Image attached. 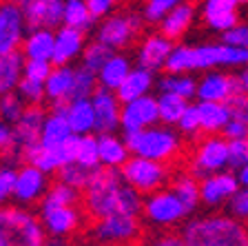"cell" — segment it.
Returning a JSON list of instances; mask_svg holds the SVG:
<instances>
[{
    "instance_id": "cell-1",
    "label": "cell",
    "mask_w": 248,
    "mask_h": 246,
    "mask_svg": "<svg viewBox=\"0 0 248 246\" xmlns=\"http://www.w3.org/2000/svg\"><path fill=\"white\" fill-rule=\"evenodd\" d=\"M84 211L93 220L111 213H126L140 215L144 211L142 193L126 182L122 169L115 166H100L93 171L91 182L84 189Z\"/></svg>"
},
{
    "instance_id": "cell-2",
    "label": "cell",
    "mask_w": 248,
    "mask_h": 246,
    "mask_svg": "<svg viewBox=\"0 0 248 246\" xmlns=\"http://www.w3.org/2000/svg\"><path fill=\"white\" fill-rule=\"evenodd\" d=\"M186 246H248V229L235 215L193 217L182 229Z\"/></svg>"
},
{
    "instance_id": "cell-3",
    "label": "cell",
    "mask_w": 248,
    "mask_h": 246,
    "mask_svg": "<svg viewBox=\"0 0 248 246\" xmlns=\"http://www.w3.org/2000/svg\"><path fill=\"white\" fill-rule=\"evenodd\" d=\"M46 242V229L29 211L0 206V246H40Z\"/></svg>"
},
{
    "instance_id": "cell-4",
    "label": "cell",
    "mask_w": 248,
    "mask_h": 246,
    "mask_svg": "<svg viewBox=\"0 0 248 246\" xmlns=\"http://www.w3.org/2000/svg\"><path fill=\"white\" fill-rule=\"evenodd\" d=\"M124 140L129 144L131 153L160 160V162H170L182 151V138L177 131L170 129V124H162V127L153 124L140 131H131L124 133Z\"/></svg>"
},
{
    "instance_id": "cell-5",
    "label": "cell",
    "mask_w": 248,
    "mask_h": 246,
    "mask_svg": "<svg viewBox=\"0 0 248 246\" xmlns=\"http://www.w3.org/2000/svg\"><path fill=\"white\" fill-rule=\"evenodd\" d=\"M122 173L126 178L133 189H138L142 195L155 193V191L164 189V184L169 182V169H166V162L160 160H151L144 155H135L129 158L122 166Z\"/></svg>"
},
{
    "instance_id": "cell-6",
    "label": "cell",
    "mask_w": 248,
    "mask_h": 246,
    "mask_svg": "<svg viewBox=\"0 0 248 246\" xmlns=\"http://www.w3.org/2000/svg\"><path fill=\"white\" fill-rule=\"evenodd\" d=\"M138 237V215H126V213H111V215L98 217L89 229V240L98 244H129Z\"/></svg>"
},
{
    "instance_id": "cell-7",
    "label": "cell",
    "mask_w": 248,
    "mask_h": 246,
    "mask_svg": "<svg viewBox=\"0 0 248 246\" xmlns=\"http://www.w3.org/2000/svg\"><path fill=\"white\" fill-rule=\"evenodd\" d=\"M231 166V151H228V138L217 133H206V138L197 144L191 160V173L197 178H206L211 173L224 171Z\"/></svg>"
},
{
    "instance_id": "cell-8",
    "label": "cell",
    "mask_w": 248,
    "mask_h": 246,
    "mask_svg": "<svg viewBox=\"0 0 248 246\" xmlns=\"http://www.w3.org/2000/svg\"><path fill=\"white\" fill-rule=\"evenodd\" d=\"M144 217L151 226H157V229H169V226H175L184 220V215L188 213L184 206V202L175 195V191H155L149 193V197L144 200Z\"/></svg>"
},
{
    "instance_id": "cell-9",
    "label": "cell",
    "mask_w": 248,
    "mask_h": 246,
    "mask_svg": "<svg viewBox=\"0 0 248 246\" xmlns=\"http://www.w3.org/2000/svg\"><path fill=\"white\" fill-rule=\"evenodd\" d=\"M46 113L40 109V104H29L14 124V147L11 158H27L29 151H33L40 144L42 127H45Z\"/></svg>"
},
{
    "instance_id": "cell-10",
    "label": "cell",
    "mask_w": 248,
    "mask_h": 246,
    "mask_svg": "<svg viewBox=\"0 0 248 246\" xmlns=\"http://www.w3.org/2000/svg\"><path fill=\"white\" fill-rule=\"evenodd\" d=\"M142 29V18L135 14H108L104 16V22H100L98 27V38L100 42H104L107 47H111L113 51L118 49H126L133 42V38Z\"/></svg>"
},
{
    "instance_id": "cell-11",
    "label": "cell",
    "mask_w": 248,
    "mask_h": 246,
    "mask_svg": "<svg viewBox=\"0 0 248 246\" xmlns=\"http://www.w3.org/2000/svg\"><path fill=\"white\" fill-rule=\"evenodd\" d=\"M49 173H45L42 169L33 166L27 162L25 166L18 169V178H16V189H14V202L20 206L36 204L45 197V193L49 191Z\"/></svg>"
},
{
    "instance_id": "cell-12",
    "label": "cell",
    "mask_w": 248,
    "mask_h": 246,
    "mask_svg": "<svg viewBox=\"0 0 248 246\" xmlns=\"http://www.w3.org/2000/svg\"><path fill=\"white\" fill-rule=\"evenodd\" d=\"M160 122V109H157V98L153 96H140L135 100L122 102V127L124 133L140 131V129L153 127Z\"/></svg>"
},
{
    "instance_id": "cell-13",
    "label": "cell",
    "mask_w": 248,
    "mask_h": 246,
    "mask_svg": "<svg viewBox=\"0 0 248 246\" xmlns=\"http://www.w3.org/2000/svg\"><path fill=\"white\" fill-rule=\"evenodd\" d=\"M27 20L20 5L5 2L0 5V56L2 53L18 51V47L25 42Z\"/></svg>"
},
{
    "instance_id": "cell-14",
    "label": "cell",
    "mask_w": 248,
    "mask_h": 246,
    "mask_svg": "<svg viewBox=\"0 0 248 246\" xmlns=\"http://www.w3.org/2000/svg\"><path fill=\"white\" fill-rule=\"evenodd\" d=\"M93 109H95V131L98 133H113L122 122V100L111 89L100 87L91 96Z\"/></svg>"
},
{
    "instance_id": "cell-15",
    "label": "cell",
    "mask_w": 248,
    "mask_h": 246,
    "mask_svg": "<svg viewBox=\"0 0 248 246\" xmlns=\"http://www.w3.org/2000/svg\"><path fill=\"white\" fill-rule=\"evenodd\" d=\"M40 220L46 229V235H51L53 240H67L80 229L82 213L76 209V204L49 206V209H42Z\"/></svg>"
},
{
    "instance_id": "cell-16",
    "label": "cell",
    "mask_w": 248,
    "mask_h": 246,
    "mask_svg": "<svg viewBox=\"0 0 248 246\" xmlns=\"http://www.w3.org/2000/svg\"><path fill=\"white\" fill-rule=\"evenodd\" d=\"M242 189L239 178L226 171H217L206 178H202L200 182V193H202V204L206 206H222L231 202V197Z\"/></svg>"
},
{
    "instance_id": "cell-17",
    "label": "cell",
    "mask_w": 248,
    "mask_h": 246,
    "mask_svg": "<svg viewBox=\"0 0 248 246\" xmlns=\"http://www.w3.org/2000/svg\"><path fill=\"white\" fill-rule=\"evenodd\" d=\"M20 9L29 29L38 27L56 29L64 22V0H22Z\"/></svg>"
},
{
    "instance_id": "cell-18",
    "label": "cell",
    "mask_w": 248,
    "mask_h": 246,
    "mask_svg": "<svg viewBox=\"0 0 248 246\" xmlns=\"http://www.w3.org/2000/svg\"><path fill=\"white\" fill-rule=\"evenodd\" d=\"M239 91L237 76L208 69L206 76H202L197 82V98L200 100H213V102H228L235 93Z\"/></svg>"
},
{
    "instance_id": "cell-19",
    "label": "cell",
    "mask_w": 248,
    "mask_h": 246,
    "mask_svg": "<svg viewBox=\"0 0 248 246\" xmlns=\"http://www.w3.org/2000/svg\"><path fill=\"white\" fill-rule=\"evenodd\" d=\"M170 51H173V40L164 33H151L142 40L138 49V65L151 69V71H160L166 67Z\"/></svg>"
},
{
    "instance_id": "cell-20",
    "label": "cell",
    "mask_w": 248,
    "mask_h": 246,
    "mask_svg": "<svg viewBox=\"0 0 248 246\" xmlns=\"http://www.w3.org/2000/svg\"><path fill=\"white\" fill-rule=\"evenodd\" d=\"M84 51V31L76 27L62 25L56 31V49H53V65H69Z\"/></svg>"
},
{
    "instance_id": "cell-21",
    "label": "cell",
    "mask_w": 248,
    "mask_h": 246,
    "mask_svg": "<svg viewBox=\"0 0 248 246\" xmlns=\"http://www.w3.org/2000/svg\"><path fill=\"white\" fill-rule=\"evenodd\" d=\"M64 115H67L69 124H71L73 133L84 135V133L95 131V109H93L91 98L69 100L67 109H64Z\"/></svg>"
},
{
    "instance_id": "cell-22",
    "label": "cell",
    "mask_w": 248,
    "mask_h": 246,
    "mask_svg": "<svg viewBox=\"0 0 248 246\" xmlns=\"http://www.w3.org/2000/svg\"><path fill=\"white\" fill-rule=\"evenodd\" d=\"M53 49H56V33L49 27L31 29L22 42V53L33 60H51Z\"/></svg>"
},
{
    "instance_id": "cell-23",
    "label": "cell",
    "mask_w": 248,
    "mask_h": 246,
    "mask_svg": "<svg viewBox=\"0 0 248 246\" xmlns=\"http://www.w3.org/2000/svg\"><path fill=\"white\" fill-rule=\"evenodd\" d=\"M155 84V78H153V71L146 67H142V65H138V67H133L129 71V76L124 78V82L118 87V98L122 100V102H129V100H135V98L140 96H146V93L153 89Z\"/></svg>"
},
{
    "instance_id": "cell-24",
    "label": "cell",
    "mask_w": 248,
    "mask_h": 246,
    "mask_svg": "<svg viewBox=\"0 0 248 246\" xmlns=\"http://www.w3.org/2000/svg\"><path fill=\"white\" fill-rule=\"evenodd\" d=\"M193 20H195V7L188 5V2H180L160 20V31L164 36H169L170 40H177L188 31Z\"/></svg>"
},
{
    "instance_id": "cell-25",
    "label": "cell",
    "mask_w": 248,
    "mask_h": 246,
    "mask_svg": "<svg viewBox=\"0 0 248 246\" xmlns=\"http://www.w3.org/2000/svg\"><path fill=\"white\" fill-rule=\"evenodd\" d=\"M27 56L20 51H11L0 56V96L16 91L20 80L25 78Z\"/></svg>"
},
{
    "instance_id": "cell-26",
    "label": "cell",
    "mask_w": 248,
    "mask_h": 246,
    "mask_svg": "<svg viewBox=\"0 0 248 246\" xmlns=\"http://www.w3.org/2000/svg\"><path fill=\"white\" fill-rule=\"evenodd\" d=\"M98 147H100V162L102 166H115V169H122L124 162L131 158V149L126 140L118 138L113 133H100L98 135Z\"/></svg>"
},
{
    "instance_id": "cell-27",
    "label": "cell",
    "mask_w": 248,
    "mask_h": 246,
    "mask_svg": "<svg viewBox=\"0 0 248 246\" xmlns=\"http://www.w3.org/2000/svg\"><path fill=\"white\" fill-rule=\"evenodd\" d=\"M71 135H73V129H71V124H69L64 111L46 113L45 127H42V135H40V144H42V147L56 149V147H60V144L67 142Z\"/></svg>"
},
{
    "instance_id": "cell-28",
    "label": "cell",
    "mask_w": 248,
    "mask_h": 246,
    "mask_svg": "<svg viewBox=\"0 0 248 246\" xmlns=\"http://www.w3.org/2000/svg\"><path fill=\"white\" fill-rule=\"evenodd\" d=\"M200 122L204 133H222L226 122L231 120L226 102H213V100H200Z\"/></svg>"
},
{
    "instance_id": "cell-29",
    "label": "cell",
    "mask_w": 248,
    "mask_h": 246,
    "mask_svg": "<svg viewBox=\"0 0 248 246\" xmlns=\"http://www.w3.org/2000/svg\"><path fill=\"white\" fill-rule=\"evenodd\" d=\"M73 78H76V69H71L69 65H56V69L45 80L46 100H51V102L69 100V93H71V87H73Z\"/></svg>"
},
{
    "instance_id": "cell-30",
    "label": "cell",
    "mask_w": 248,
    "mask_h": 246,
    "mask_svg": "<svg viewBox=\"0 0 248 246\" xmlns=\"http://www.w3.org/2000/svg\"><path fill=\"white\" fill-rule=\"evenodd\" d=\"M131 60L124 53H113V56L107 60L102 69L98 71V82L100 87L111 89V91H118V87L124 82V78L129 76L131 71Z\"/></svg>"
},
{
    "instance_id": "cell-31",
    "label": "cell",
    "mask_w": 248,
    "mask_h": 246,
    "mask_svg": "<svg viewBox=\"0 0 248 246\" xmlns=\"http://www.w3.org/2000/svg\"><path fill=\"white\" fill-rule=\"evenodd\" d=\"M188 107V100L184 96H177V93L170 91H160L157 96V109H160V122L162 124H177L182 118V113Z\"/></svg>"
},
{
    "instance_id": "cell-32",
    "label": "cell",
    "mask_w": 248,
    "mask_h": 246,
    "mask_svg": "<svg viewBox=\"0 0 248 246\" xmlns=\"http://www.w3.org/2000/svg\"><path fill=\"white\" fill-rule=\"evenodd\" d=\"M95 22L91 7L87 0H64V22L62 25L76 27L80 31H89Z\"/></svg>"
},
{
    "instance_id": "cell-33",
    "label": "cell",
    "mask_w": 248,
    "mask_h": 246,
    "mask_svg": "<svg viewBox=\"0 0 248 246\" xmlns=\"http://www.w3.org/2000/svg\"><path fill=\"white\" fill-rule=\"evenodd\" d=\"M25 160L29 164H33V166H38V169H42L45 173H58L67 164L58 147L56 149H49V147H42V144H38L33 151H29V155Z\"/></svg>"
},
{
    "instance_id": "cell-34",
    "label": "cell",
    "mask_w": 248,
    "mask_h": 246,
    "mask_svg": "<svg viewBox=\"0 0 248 246\" xmlns=\"http://www.w3.org/2000/svg\"><path fill=\"white\" fill-rule=\"evenodd\" d=\"M170 189L175 191V195L184 202L186 211L191 213V211L197 209V204L202 202V193H200V182H197V175H177L173 180V186Z\"/></svg>"
},
{
    "instance_id": "cell-35",
    "label": "cell",
    "mask_w": 248,
    "mask_h": 246,
    "mask_svg": "<svg viewBox=\"0 0 248 246\" xmlns=\"http://www.w3.org/2000/svg\"><path fill=\"white\" fill-rule=\"evenodd\" d=\"M157 89L160 91H170V93H177V96H184L186 100H191V98L197 96V82L193 80L191 76H186V73H169L162 76L157 80Z\"/></svg>"
},
{
    "instance_id": "cell-36",
    "label": "cell",
    "mask_w": 248,
    "mask_h": 246,
    "mask_svg": "<svg viewBox=\"0 0 248 246\" xmlns=\"http://www.w3.org/2000/svg\"><path fill=\"white\" fill-rule=\"evenodd\" d=\"M80 200V191L76 186L67 184V182H58V184L49 186V191L42 197V209H49V206H69V204H78Z\"/></svg>"
},
{
    "instance_id": "cell-37",
    "label": "cell",
    "mask_w": 248,
    "mask_h": 246,
    "mask_svg": "<svg viewBox=\"0 0 248 246\" xmlns=\"http://www.w3.org/2000/svg\"><path fill=\"white\" fill-rule=\"evenodd\" d=\"M76 162L87 166V169L95 171L102 166L100 162V147H98V138H93L91 133L80 135L78 140V153H76Z\"/></svg>"
},
{
    "instance_id": "cell-38",
    "label": "cell",
    "mask_w": 248,
    "mask_h": 246,
    "mask_svg": "<svg viewBox=\"0 0 248 246\" xmlns=\"http://www.w3.org/2000/svg\"><path fill=\"white\" fill-rule=\"evenodd\" d=\"M98 73L87 69L84 65L76 69V78H73V87L69 93V100H76V98H91L93 93L98 91Z\"/></svg>"
},
{
    "instance_id": "cell-39",
    "label": "cell",
    "mask_w": 248,
    "mask_h": 246,
    "mask_svg": "<svg viewBox=\"0 0 248 246\" xmlns=\"http://www.w3.org/2000/svg\"><path fill=\"white\" fill-rule=\"evenodd\" d=\"M113 53L115 51L111 49V47H107L104 42H100L98 38H95L93 42H89V45L84 47V51H82V65L87 69H91V71L98 73L100 69L107 65V60L113 56Z\"/></svg>"
},
{
    "instance_id": "cell-40",
    "label": "cell",
    "mask_w": 248,
    "mask_h": 246,
    "mask_svg": "<svg viewBox=\"0 0 248 246\" xmlns=\"http://www.w3.org/2000/svg\"><path fill=\"white\" fill-rule=\"evenodd\" d=\"M58 173H60L62 182H67V184L76 186L78 191H84V189H87V184L91 182V178H93V171L87 169V166H82V164H78V162L64 164V166H62Z\"/></svg>"
},
{
    "instance_id": "cell-41",
    "label": "cell",
    "mask_w": 248,
    "mask_h": 246,
    "mask_svg": "<svg viewBox=\"0 0 248 246\" xmlns=\"http://www.w3.org/2000/svg\"><path fill=\"white\" fill-rule=\"evenodd\" d=\"M25 100L20 98V93H5V96H0V118L5 120V122L9 124H16L18 122V118L22 115V111H25Z\"/></svg>"
},
{
    "instance_id": "cell-42",
    "label": "cell",
    "mask_w": 248,
    "mask_h": 246,
    "mask_svg": "<svg viewBox=\"0 0 248 246\" xmlns=\"http://www.w3.org/2000/svg\"><path fill=\"white\" fill-rule=\"evenodd\" d=\"M16 91L20 93V98L25 100L27 104H40L42 100L46 98V91H45V82L40 80H33V78H22L20 84Z\"/></svg>"
},
{
    "instance_id": "cell-43",
    "label": "cell",
    "mask_w": 248,
    "mask_h": 246,
    "mask_svg": "<svg viewBox=\"0 0 248 246\" xmlns=\"http://www.w3.org/2000/svg\"><path fill=\"white\" fill-rule=\"evenodd\" d=\"M16 178H18V169H14L9 162L0 164V206H5V202L14 200Z\"/></svg>"
},
{
    "instance_id": "cell-44",
    "label": "cell",
    "mask_w": 248,
    "mask_h": 246,
    "mask_svg": "<svg viewBox=\"0 0 248 246\" xmlns=\"http://www.w3.org/2000/svg\"><path fill=\"white\" fill-rule=\"evenodd\" d=\"M180 2H184V0H146L144 18L149 22H155V25H157V22H160L175 5H180Z\"/></svg>"
},
{
    "instance_id": "cell-45",
    "label": "cell",
    "mask_w": 248,
    "mask_h": 246,
    "mask_svg": "<svg viewBox=\"0 0 248 246\" xmlns=\"http://www.w3.org/2000/svg\"><path fill=\"white\" fill-rule=\"evenodd\" d=\"M177 127H180V131L184 135H188V138H195V135L200 133L202 122H200V109H197V104H188V107H186V111L182 113Z\"/></svg>"
},
{
    "instance_id": "cell-46",
    "label": "cell",
    "mask_w": 248,
    "mask_h": 246,
    "mask_svg": "<svg viewBox=\"0 0 248 246\" xmlns=\"http://www.w3.org/2000/svg\"><path fill=\"white\" fill-rule=\"evenodd\" d=\"M204 22H206L213 31L224 33V31H228L231 27H235L239 22L237 20V9H235V11H224V14H215V16H206V18H204Z\"/></svg>"
},
{
    "instance_id": "cell-47",
    "label": "cell",
    "mask_w": 248,
    "mask_h": 246,
    "mask_svg": "<svg viewBox=\"0 0 248 246\" xmlns=\"http://www.w3.org/2000/svg\"><path fill=\"white\" fill-rule=\"evenodd\" d=\"M51 65H53L51 60H33V58H27V62H25V76L27 78H33V80L45 82L46 78H49V73L53 71Z\"/></svg>"
},
{
    "instance_id": "cell-48",
    "label": "cell",
    "mask_w": 248,
    "mask_h": 246,
    "mask_svg": "<svg viewBox=\"0 0 248 246\" xmlns=\"http://www.w3.org/2000/svg\"><path fill=\"white\" fill-rule=\"evenodd\" d=\"M226 104H228V111H231L232 120H239V122L248 124V93L237 91Z\"/></svg>"
},
{
    "instance_id": "cell-49",
    "label": "cell",
    "mask_w": 248,
    "mask_h": 246,
    "mask_svg": "<svg viewBox=\"0 0 248 246\" xmlns=\"http://www.w3.org/2000/svg\"><path fill=\"white\" fill-rule=\"evenodd\" d=\"M228 151H231V166L239 169L248 164V138L242 140H228Z\"/></svg>"
},
{
    "instance_id": "cell-50",
    "label": "cell",
    "mask_w": 248,
    "mask_h": 246,
    "mask_svg": "<svg viewBox=\"0 0 248 246\" xmlns=\"http://www.w3.org/2000/svg\"><path fill=\"white\" fill-rule=\"evenodd\" d=\"M228 209H231V215L239 217L242 222H248V186H242L232 195L228 202Z\"/></svg>"
},
{
    "instance_id": "cell-51",
    "label": "cell",
    "mask_w": 248,
    "mask_h": 246,
    "mask_svg": "<svg viewBox=\"0 0 248 246\" xmlns=\"http://www.w3.org/2000/svg\"><path fill=\"white\" fill-rule=\"evenodd\" d=\"M239 5V0H204L202 5V14L206 16H215V14H224V11H235Z\"/></svg>"
},
{
    "instance_id": "cell-52",
    "label": "cell",
    "mask_w": 248,
    "mask_h": 246,
    "mask_svg": "<svg viewBox=\"0 0 248 246\" xmlns=\"http://www.w3.org/2000/svg\"><path fill=\"white\" fill-rule=\"evenodd\" d=\"M222 40L228 45H237V47H248V25H235L228 31L222 33Z\"/></svg>"
},
{
    "instance_id": "cell-53",
    "label": "cell",
    "mask_w": 248,
    "mask_h": 246,
    "mask_svg": "<svg viewBox=\"0 0 248 246\" xmlns=\"http://www.w3.org/2000/svg\"><path fill=\"white\" fill-rule=\"evenodd\" d=\"M222 135H226L228 140H242V138H248V124L231 118V120L226 122V127H224Z\"/></svg>"
},
{
    "instance_id": "cell-54",
    "label": "cell",
    "mask_w": 248,
    "mask_h": 246,
    "mask_svg": "<svg viewBox=\"0 0 248 246\" xmlns=\"http://www.w3.org/2000/svg\"><path fill=\"white\" fill-rule=\"evenodd\" d=\"M11 147H14V124L0 120V153L11 151Z\"/></svg>"
},
{
    "instance_id": "cell-55",
    "label": "cell",
    "mask_w": 248,
    "mask_h": 246,
    "mask_svg": "<svg viewBox=\"0 0 248 246\" xmlns=\"http://www.w3.org/2000/svg\"><path fill=\"white\" fill-rule=\"evenodd\" d=\"M87 2H89V7H91L95 18H104V16L111 14V9L115 7L118 0H87Z\"/></svg>"
},
{
    "instance_id": "cell-56",
    "label": "cell",
    "mask_w": 248,
    "mask_h": 246,
    "mask_svg": "<svg viewBox=\"0 0 248 246\" xmlns=\"http://www.w3.org/2000/svg\"><path fill=\"white\" fill-rule=\"evenodd\" d=\"M237 84H239V91L248 93V67H242V71L237 73Z\"/></svg>"
},
{
    "instance_id": "cell-57",
    "label": "cell",
    "mask_w": 248,
    "mask_h": 246,
    "mask_svg": "<svg viewBox=\"0 0 248 246\" xmlns=\"http://www.w3.org/2000/svg\"><path fill=\"white\" fill-rule=\"evenodd\" d=\"M157 244L160 246H180V244H184V240H182V237H157Z\"/></svg>"
},
{
    "instance_id": "cell-58",
    "label": "cell",
    "mask_w": 248,
    "mask_h": 246,
    "mask_svg": "<svg viewBox=\"0 0 248 246\" xmlns=\"http://www.w3.org/2000/svg\"><path fill=\"white\" fill-rule=\"evenodd\" d=\"M237 178H239V184L248 186V164H244V166L237 169Z\"/></svg>"
},
{
    "instance_id": "cell-59",
    "label": "cell",
    "mask_w": 248,
    "mask_h": 246,
    "mask_svg": "<svg viewBox=\"0 0 248 246\" xmlns=\"http://www.w3.org/2000/svg\"><path fill=\"white\" fill-rule=\"evenodd\" d=\"M5 2H16V5H20L22 0H5Z\"/></svg>"
},
{
    "instance_id": "cell-60",
    "label": "cell",
    "mask_w": 248,
    "mask_h": 246,
    "mask_svg": "<svg viewBox=\"0 0 248 246\" xmlns=\"http://www.w3.org/2000/svg\"><path fill=\"white\" fill-rule=\"evenodd\" d=\"M239 2H244V0H239Z\"/></svg>"
}]
</instances>
